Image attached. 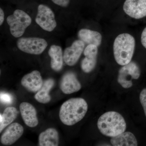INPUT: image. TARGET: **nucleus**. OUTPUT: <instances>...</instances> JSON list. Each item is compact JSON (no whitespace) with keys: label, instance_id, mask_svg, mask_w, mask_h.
Returning a JSON list of instances; mask_svg holds the SVG:
<instances>
[{"label":"nucleus","instance_id":"9d476101","mask_svg":"<svg viewBox=\"0 0 146 146\" xmlns=\"http://www.w3.org/2000/svg\"><path fill=\"white\" fill-rule=\"evenodd\" d=\"M24 131L23 127L20 124H10L1 136V143L5 146L13 145L22 136Z\"/></svg>","mask_w":146,"mask_h":146},{"label":"nucleus","instance_id":"aec40b11","mask_svg":"<svg viewBox=\"0 0 146 146\" xmlns=\"http://www.w3.org/2000/svg\"><path fill=\"white\" fill-rule=\"evenodd\" d=\"M18 111L13 107H8L0 115V133L17 118Z\"/></svg>","mask_w":146,"mask_h":146},{"label":"nucleus","instance_id":"4be33fe9","mask_svg":"<svg viewBox=\"0 0 146 146\" xmlns=\"http://www.w3.org/2000/svg\"><path fill=\"white\" fill-rule=\"evenodd\" d=\"M139 99L140 102L143 108L144 113L146 117V88L144 89L141 91Z\"/></svg>","mask_w":146,"mask_h":146},{"label":"nucleus","instance_id":"ddd939ff","mask_svg":"<svg viewBox=\"0 0 146 146\" xmlns=\"http://www.w3.org/2000/svg\"><path fill=\"white\" fill-rule=\"evenodd\" d=\"M41 73L34 70L24 76L21 80L22 86L27 91L32 93H36L41 89L43 84Z\"/></svg>","mask_w":146,"mask_h":146},{"label":"nucleus","instance_id":"dca6fc26","mask_svg":"<svg viewBox=\"0 0 146 146\" xmlns=\"http://www.w3.org/2000/svg\"><path fill=\"white\" fill-rule=\"evenodd\" d=\"M50 57L51 68L56 72H59L63 68V56L61 47L57 45H52L48 51Z\"/></svg>","mask_w":146,"mask_h":146},{"label":"nucleus","instance_id":"6ab92c4d","mask_svg":"<svg viewBox=\"0 0 146 146\" xmlns=\"http://www.w3.org/2000/svg\"><path fill=\"white\" fill-rule=\"evenodd\" d=\"M54 81L52 78L46 80L43 82L41 89L36 92L34 96L35 98L40 103H48L51 100L50 91L54 85Z\"/></svg>","mask_w":146,"mask_h":146},{"label":"nucleus","instance_id":"f8f14e48","mask_svg":"<svg viewBox=\"0 0 146 146\" xmlns=\"http://www.w3.org/2000/svg\"><path fill=\"white\" fill-rule=\"evenodd\" d=\"M60 89L65 94H70L78 92L81 89V84L74 73L69 72L65 73L60 82Z\"/></svg>","mask_w":146,"mask_h":146},{"label":"nucleus","instance_id":"f257e3e1","mask_svg":"<svg viewBox=\"0 0 146 146\" xmlns=\"http://www.w3.org/2000/svg\"><path fill=\"white\" fill-rule=\"evenodd\" d=\"M88 108L87 102L83 98L70 99L60 107L59 115L60 121L65 125H74L83 119Z\"/></svg>","mask_w":146,"mask_h":146},{"label":"nucleus","instance_id":"f3484780","mask_svg":"<svg viewBox=\"0 0 146 146\" xmlns=\"http://www.w3.org/2000/svg\"><path fill=\"white\" fill-rule=\"evenodd\" d=\"M78 36L80 40L87 44H93L98 47L101 44L102 35L98 32L82 29L78 32Z\"/></svg>","mask_w":146,"mask_h":146},{"label":"nucleus","instance_id":"a211bd4d","mask_svg":"<svg viewBox=\"0 0 146 146\" xmlns=\"http://www.w3.org/2000/svg\"><path fill=\"white\" fill-rule=\"evenodd\" d=\"M110 143L114 146H137V139L133 133L129 131L123 132L112 137Z\"/></svg>","mask_w":146,"mask_h":146},{"label":"nucleus","instance_id":"412c9836","mask_svg":"<svg viewBox=\"0 0 146 146\" xmlns=\"http://www.w3.org/2000/svg\"><path fill=\"white\" fill-rule=\"evenodd\" d=\"M0 100L1 103L3 104H9L12 103L13 98L12 96L8 93L1 92Z\"/></svg>","mask_w":146,"mask_h":146},{"label":"nucleus","instance_id":"5701e85b","mask_svg":"<svg viewBox=\"0 0 146 146\" xmlns=\"http://www.w3.org/2000/svg\"><path fill=\"white\" fill-rule=\"evenodd\" d=\"M51 1L55 4L64 7H68L70 2V0H51Z\"/></svg>","mask_w":146,"mask_h":146},{"label":"nucleus","instance_id":"f03ea898","mask_svg":"<svg viewBox=\"0 0 146 146\" xmlns=\"http://www.w3.org/2000/svg\"><path fill=\"white\" fill-rule=\"evenodd\" d=\"M97 125L103 135L112 138L124 132L126 129L124 118L115 111H109L103 114L98 120Z\"/></svg>","mask_w":146,"mask_h":146},{"label":"nucleus","instance_id":"1a4fd4ad","mask_svg":"<svg viewBox=\"0 0 146 146\" xmlns=\"http://www.w3.org/2000/svg\"><path fill=\"white\" fill-rule=\"evenodd\" d=\"M84 43L81 40H76L71 46L65 48L63 59L68 66H72L77 63L84 50Z\"/></svg>","mask_w":146,"mask_h":146},{"label":"nucleus","instance_id":"39448f33","mask_svg":"<svg viewBox=\"0 0 146 146\" xmlns=\"http://www.w3.org/2000/svg\"><path fill=\"white\" fill-rule=\"evenodd\" d=\"M140 68L133 61L123 65L119 72L117 81L123 88L129 89L133 86L132 80H137L141 76Z\"/></svg>","mask_w":146,"mask_h":146},{"label":"nucleus","instance_id":"7ed1b4c3","mask_svg":"<svg viewBox=\"0 0 146 146\" xmlns=\"http://www.w3.org/2000/svg\"><path fill=\"white\" fill-rule=\"evenodd\" d=\"M135 40L128 33L118 35L114 42V57L119 65L123 66L130 63L135 50Z\"/></svg>","mask_w":146,"mask_h":146},{"label":"nucleus","instance_id":"b1692460","mask_svg":"<svg viewBox=\"0 0 146 146\" xmlns=\"http://www.w3.org/2000/svg\"><path fill=\"white\" fill-rule=\"evenodd\" d=\"M141 42L144 48L146 49V27L143 31L141 34Z\"/></svg>","mask_w":146,"mask_h":146},{"label":"nucleus","instance_id":"20e7f679","mask_svg":"<svg viewBox=\"0 0 146 146\" xmlns=\"http://www.w3.org/2000/svg\"><path fill=\"white\" fill-rule=\"evenodd\" d=\"M7 22L9 25L11 34L18 38L24 34L27 28L30 25L32 19L23 11L16 9L12 15L8 16Z\"/></svg>","mask_w":146,"mask_h":146},{"label":"nucleus","instance_id":"9b49d317","mask_svg":"<svg viewBox=\"0 0 146 146\" xmlns=\"http://www.w3.org/2000/svg\"><path fill=\"white\" fill-rule=\"evenodd\" d=\"M98 47L94 45L89 44L84 50L85 57L81 64L82 69L84 72L90 73L95 69L97 64Z\"/></svg>","mask_w":146,"mask_h":146},{"label":"nucleus","instance_id":"2eb2a0df","mask_svg":"<svg viewBox=\"0 0 146 146\" xmlns=\"http://www.w3.org/2000/svg\"><path fill=\"white\" fill-rule=\"evenodd\" d=\"M59 139L57 131L54 128H49L39 134L38 138L39 146H58Z\"/></svg>","mask_w":146,"mask_h":146},{"label":"nucleus","instance_id":"423d86ee","mask_svg":"<svg viewBox=\"0 0 146 146\" xmlns=\"http://www.w3.org/2000/svg\"><path fill=\"white\" fill-rule=\"evenodd\" d=\"M17 47L22 51L29 54H42L48 46L45 39L38 37H23L17 42Z\"/></svg>","mask_w":146,"mask_h":146},{"label":"nucleus","instance_id":"393cba45","mask_svg":"<svg viewBox=\"0 0 146 146\" xmlns=\"http://www.w3.org/2000/svg\"><path fill=\"white\" fill-rule=\"evenodd\" d=\"M4 17L5 14L1 8H0V25L1 26L2 25L4 21Z\"/></svg>","mask_w":146,"mask_h":146},{"label":"nucleus","instance_id":"0eeeda50","mask_svg":"<svg viewBox=\"0 0 146 146\" xmlns=\"http://www.w3.org/2000/svg\"><path fill=\"white\" fill-rule=\"evenodd\" d=\"M35 22L44 30L53 31L57 24L55 19L54 13L50 7L44 5H39Z\"/></svg>","mask_w":146,"mask_h":146},{"label":"nucleus","instance_id":"4468645a","mask_svg":"<svg viewBox=\"0 0 146 146\" xmlns=\"http://www.w3.org/2000/svg\"><path fill=\"white\" fill-rule=\"evenodd\" d=\"M21 116L24 123L29 127H34L38 124L37 112L35 108L29 103H22L20 105Z\"/></svg>","mask_w":146,"mask_h":146},{"label":"nucleus","instance_id":"6e6552de","mask_svg":"<svg viewBox=\"0 0 146 146\" xmlns=\"http://www.w3.org/2000/svg\"><path fill=\"white\" fill-rule=\"evenodd\" d=\"M123 9L131 18L140 19L146 16V0H126Z\"/></svg>","mask_w":146,"mask_h":146}]
</instances>
